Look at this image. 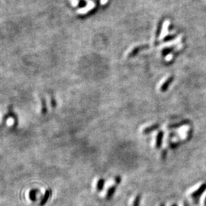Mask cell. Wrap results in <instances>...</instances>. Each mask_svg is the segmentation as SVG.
<instances>
[{
    "instance_id": "6da1fadb",
    "label": "cell",
    "mask_w": 206,
    "mask_h": 206,
    "mask_svg": "<svg viewBox=\"0 0 206 206\" xmlns=\"http://www.w3.org/2000/svg\"><path fill=\"white\" fill-rule=\"evenodd\" d=\"M205 190H206V183H203L202 185L199 186V188L197 190H196V191L191 195L192 198H193V199H199V198L203 194L204 192H205Z\"/></svg>"
},
{
    "instance_id": "7a4b0ae2",
    "label": "cell",
    "mask_w": 206,
    "mask_h": 206,
    "mask_svg": "<svg viewBox=\"0 0 206 206\" xmlns=\"http://www.w3.org/2000/svg\"><path fill=\"white\" fill-rule=\"evenodd\" d=\"M7 114L9 115V118H12L14 119V125H13V128H15V127L18 126V116L15 114V113L13 111V107H12V105H10L8 108V113Z\"/></svg>"
},
{
    "instance_id": "3957f363",
    "label": "cell",
    "mask_w": 206,
    "mask_h": 206,
    "mask_svg": "<svg viewBox=\"0 0 206 206\" xmlns=\"http://www.w3.org/2000/svg\"><path fill=\"white\" fill-rule=\"evenodd\" d=\"M51 189H47L45 191V194H44V196H43V198L41 199V202H40V204H39V206H44L46 203H47V200L49 199V198H50V196H51Z\"/></svg>"
},
{
    "instance_id": "277c9868",
    "label": "cell",
    "mask_w": 206,
    "mask_h": 206,
    "mask_svg": "<svg viewBox=\"0 0 206 206\" xmlns=\"http://www.w3.org/2000/svg\"><path fill=\"white\" fill-rule=\"evenodd\" d=\"M163 135L164 133L163 131H159V132L157 133V135H156V148L157 149H159L162 145V141H163Z\"/></svg>"
},
{
    "instance_id": "5b68a950",
    "label": "cell",
    "mask_w": 206,
    "mask_h": 206,
    "mask_svg": "<svg viewBox=\"0 0 206 206\" xmlns=\"http://www.w3.org/2000/svg\"><path fill=\"white\" fill-rule=\"evenodd\" d=\"M159 128V124H155V125H151V126H149V127H148V128H144L143 131V134H151V132L156 131V130L158 129Z\"/></svg>"
},
{
    "instance_id": "8992f818",
    "label": "cell",
    "mask_w": 206,
    "mask_h": 206,
    "mask_svg": "<svg viewBox=\"0 0 206 206\" xmlns=\"http://www.w3.org/2000/svg\"><path fill=\"white\" fill-rule=\"evenodd\" d=\"M189 123H190L189 121L184 120L180 122H178V123H175V124H172V125H170L168 126V128H170V129H173V128H179V127H182V126H184V125H188Z\"/></svg>"
},
{
    "instance_id": "52a82bcc",
    "label": "cell",
    "mask_w": 206,
    "mask_h": 206,
    "mask_svg": "<svg viewBox=\"0 0 206 206\" xmlns=\"http://www.w3.org/2000/svg\"><path fill=\"white\" fill-rule=\"evenodd\" d=\"M116 188H117V185H112V186H111L110 188H108V191H107V193H106V199H108V200H109V199H111V198H112V196H114V193H115L116 191Z\"/></svg>"
},
{
    "instance_id": "ba28073f",
    "label": "cell",
    "mask_w": 206,
    "mask_h": 206,
    "mask_svg": "<svg viewBox=\"0 0 206 206\" xmlns=\"http://www.w3.org/2000/svg\"><path fill=\"white\" fill-rule=\"evenodd\" d=\"M39 193V189H33L29 193V199L32 201V202H35L37 199V194Z\"/></svg>"
},
{
    "instance_id": "9c48e42d",
    "label": "cell",
    "mask_w": 206,
    "mask_h": 206,
    "mask_svg": "<svg viewBox=\"0 0 206 206\" xmlns=\"http://www.w3.org/2000/svg\"><path fill=\"white\" fill-rule=\"evenodd\" d=\"M41 113H42L43 114H46L47 112V103H46V99L42 96L41 98Z\"/></svg>"
},
{
    "instance_id": "30bf717a",
    "label": "cell",
    "mask_w": 206,
    "mask_h": 206,
    "mask_svg": "<svg viewBox=\"0 0 206 206\" xmlns=\"http://www.w3.org/2000/svg\"><path fill=\"white\" fill-rule=\"evenodd\" d=\"M105 179H103V178H101V179H99L98 182H97V185H96L97 191L101 192L102 190L103 189L104 185H105Z\"/></svg>"
},
{
    "instance_id": "8fae6325",
    "label": "cell",
    "mask_w": 206,
    "mask_h": 206,
    "mask_svg": "<svg viewBox=\"0 0 206 206\" xmlns=\"http://www.w3.org/2000/svg\"><path fill=\"white\" fill-rule=\"evenodd\" d=\"M144 47H145L144 46H141V47H135V48H134V49H133L132 51H131V53H130L129 54H128V57H133V56H134L136 54H137V53L140 51L141 50L142 48H144Z\"/></svg>"
},
{
    "instance_id": "7c38bea8",
    "label": "cell",
    "mask_w": 206,
    "mask_h": 206,
    "mask_svg": "<svg viewBox=\"0 0 206 206\" xmlns=\"http://www.w3.org/2000/svg\"><path fill=\"white\" fill-rule=\"evenodd\" d=\"M141 200V195L138 194L134 199V202H133V206H140V202Z\"/></svg>"
},
{
    "instance_id": "4fadbf2b",
    "label": "cell",
    "mask_w": 206,
    "mask_h": 206,
    "mask_svg": "<svg viewBox=\"0 0 206 206\" xmlns=\"http://www.w3.org/2000/svg\"><path fill=\"white\" fill-rule=\"evenodd\" d=\"M180 144L181 142H170L169 143V147L170 148V149H176Z\"/></svg>"
},
{
    "instance_id": "5bb4252c",
    "label": "cell",
    "mask_w": 206,
    "mask_h": 206,
    "mask_svg": "<svg viewBox=\"0 0 206 206\" xmlns=\"http://www.w3.org/2000/svg\"><path fill=\"white\" fill-rule=\"evenodd\" d=\"M51 106L53 108H55L57 106V102H56L55 98H54V95L51 93Z\"/></svg>"
},
{
    "instance_id": "9a60e30c",
    "label": "cell",
    "mask_w": 206,
    "mask_h": 206,
    "mask_svg": "<svg viewBox=\"0 0 206 206\" xmlns=\"http://www.w3.org/2000/svg\"><path fill=\"white\" fill-rule=\"evenodd\" d=\"M114 182H115V185H118V184H120L121 182H122V177L119 176H116L114 178Z\"/></svg>"
},
{
    "instance_id": "2e32d148",
    "label": "cell",
    "mask_w": 206,
    "mask_h": 206,
    "mask_svg": "<svg viewBox=\"0 0 206 206\" xmlns=\"http://www.w3.org/2000/svg\"><path fill=\"white\" fill-rule=\"evenodd\" d=\"M193 131L192 129H190V131L187 133V137H186V139H185V140H190V139L192 138V137H193Z\"/></svg>"
},
{
    "instance_id": "e0dca14e",
    "label": "cell",
    "mask_w": 206,
    "mask_h": 206,
    "mask_svg": "<svg viewBox=\"0 0 206 206\" xmlns=\"http://www.w3.org/2000/svg\"><path fill=\"white\" fill-rule=\"evenodd\" d=\"M86 6V2L85 0H80V3L78 4L79 8H82V7H83V6Z\"/></svg>"
},
{
    "instance_id": "ac0fdd59",
    "label": "cell",
    "mask_w": 206,
    "mask_h": 206,
    "mask_svg": "<svg viewBox=\"0 0 206 206\" xmlns=\"http://www.w3.org/2000/svg\"><path fill=\"white\" fill-rule=\"evenodd\" d=\"M167 150H163L162 151V154H161V157H162L163 159H165L166 157H167Z\"/></svg>"
},
{
    "instance_id": "d6986e66",
    "label": "cell",
    "mask_w": 206,
    "mask_h": 206,
    "mask_svg": "<svg viewBox=\"0 0 206 206\" xmlns=\"http://www.w3.org/2000/svg\"><path fill=\"white\" fill-rule=\"evenodd\" d=\"M184 206H189V205L188 204V202L185 201V202H184Z\"/></svg>"
},
{
    "instance_id": "ffe728a7",
    "label": "cell",
    "mask_w": 206,
    "mask_h": 206,
    "mask_svg": "<svg viewBox=\"0 0 206 206\" xmlns=\"http://www.w3.org/2000/svg\"><path fill=\"white\" fill-rule=\"evenodd\" d=\"M171 206H177V205H176V204H173Z\"/></svg>"
},
{
    "instance_id": "44dd1931",
    "label": "cell",
    "mask_w": 206,
    "mask_h": 206,
    "mask_svg": "<svg viewBox=\"0 0 206 206\" xmlns=\"http://www.w3.org/2000/svg\"><path fill=\"white\" fill-rule=\"evenodd\" d=\"M159 206H165V205H164V204H160V205Z\"/></svg>"
},
{
    "instance_id": "7402d4cb",
    "label": "cell",
    "mask_w": 206,
    "mask_h": 206,
    "mask_svg": "<svg viewBox=\"0 0 206 206\" xmlns=\"http://www.w3.org/2000/svg\"><path fill=\"white\" fill-rule=\"evenodd\" d=\"M205 206H206V198H205Z\"/></svg>"
}]
</instances>
